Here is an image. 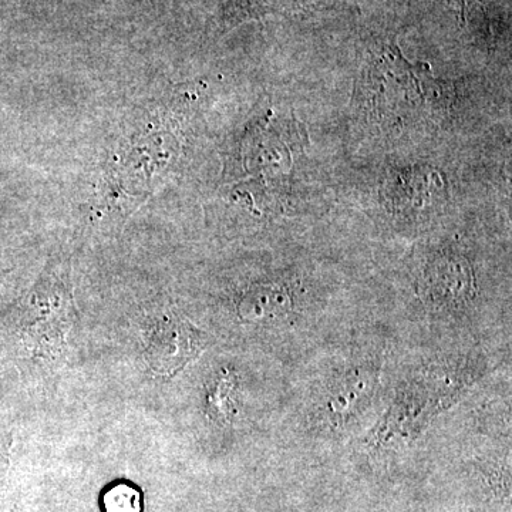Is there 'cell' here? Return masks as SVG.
<instances>
[{"label": "cell", "mask_w": 512, "mask_h": 512, "mask_svg": "<svg viewBox=\"0 0 512 512\" xmlns=\"http://www.w3.org/2000/svg\"><path fill=\"white\" fill-rule=\"evenodd\" d=\"M204 348V333L187 319L165 316L148 333L146 357L154 372L171 376L197 359Z\"/></svg>", "instance_id": "cell-1"}, {"label": "cell", "mask_w": 512, "mask_h": 512, "mask_svg": "<svg viewBox=\"0 0 512 512\" xmlns=\"http://www.w3.org/2000/svg\"><path fill=\"white\" fill-rule=\"evenodd\" d=\"M235 390H237V376L231 372H224L218 377L208 394V409L212 419L222 423L232 419L235 413Z\"/></svg>", "instance_id": "cell-2"}, {"label": "cell", "mask_w": 512, "mask_h": 512, "mask_svg": "<svg viewBox=\"0 0 512 512\" xmlns=\"http://www.w3.org/2000/svg\"><path fill=\"white\" fill-rule=\"evenodd\" d=\"M103 512H141L143 497L134 485L116 483L101 495Z\"/></svg>", "instance_id": "cell-3"}, {"label": "cell", "mask_w": 512, "mask_h": 512, "mask_svg": "<svg viewBox=\"0 0 512 512\" xmlns=\"http://www.w3.org/2000/svg\"><path fill=\"white\" fill-rule=\"evenodd\" d=\"M291 306L288 295L282 289L261 288L249 293L244 308L255 315H281Z\"/></svg>", "instance_id": "cell-4"}]
</instances>
